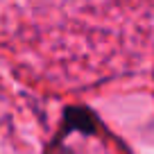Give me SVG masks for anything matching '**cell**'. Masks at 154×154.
Listing matches in <instances>:
<instances>
[{
  "instance_id": "6da1fadb",
  "label": "cell",
  "mask_w": 154,
  "mask_h": 154,
  "mask_svg": "<svg viewBox=\"0 0 154 154\" xmlns=\"http://www.w3.org/2000/svg\"><path fill=\"white\" fill-rule=\"evenodd\" d=\"M63 122H66V131H79V134L97 131V118L86 106H68L63 113Z\"/></svg>"
},
{
  "instance_id": "7a4b0ae2",
  "label": "cell",
  "mask_w": 154,
  "mask_h": 154,
  "mask_svg": "<svg viewBox=\"0 0 154 154\" xmlns=\"http://www.w3.org/2000/svg\"><path fill=\"white\" fill-rule=\"evenodd\" d=\"M59 154H70V152H68V149H61V152H59Z\"/></svg>"
}]
</instances>
